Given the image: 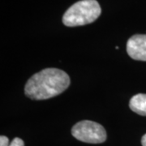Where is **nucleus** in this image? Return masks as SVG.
Here are the masks:
<instances>
[{"label":"nucleus","instance_id":"20e7f679","mask_svg":"<svg viewBox=\"0 0 146 146\" xmlns=\"http://www.w3.org/2000/svg\"><path fill=\"white\" fill-rule=\"evenodd\" d=\"M127 52L131 58L146 61V34H136L127 43Z\"/></svg>","mask_w":146,"mask_h":146},{"label":"nucleus","instance_id":"f257e3e1","mask_svg":"<svg viewBox=\"0 0 146 146\" xmlns=\"http://www.w3.org/2000/svg\"><path fill=\"white\" fill-rule=\"evenodd\" d=\"M70 85L67 73L57 68H46L29 79L25 94L33 100H46L62 94Z\"/></svg>","mask_w":146,"mask_h":146},{"label":"nucleus","instance_id":"0eeeda50","mask_svg":"<svg viewBox=\"0 0 146 146\" xmlns=\"http://www.w3.org/2000/svg\"><path fill=\"white\" fill-rule=\"evenodd\" d=\"M9 140L5 136H0V146H9Z\"/></svg>","mask_w":146,"mask_h":146},{"label":"nucleus","instance_id":"39448f33","mask_svg":"<svg viewBox=\"0 0 146 146\" xmlns=\"http://www.w3.org/2000/svg\"><path fill=\"white\" fill-rule=\"evenodd\" d=\"M129 106L133 112L146 116V94H138L133 96L130 100Z\"/></svg>","mask_w":146,"mask_h":146},{"label":"nucleus","instance_id":"7ed1b4c3","mask_svg":"<svg viewBox=\"0 0 146 146\" xmlns=\"http://www.w3.org/2000/svg\"><path fill=\"white\" fill-rule=\"evenodd\" d=\"M72 136L79 141L89 144H100L106 140V132L102 126L89 120H83L73 126Z\"/></svg>","mask_w":146,"mask_h":146},{"label":"nucleus","instance_id":"6e6552de","mask_svg":"<svg viewBox=\"0 0 146 146\" xmlns=\"http://www.w3.org/2000/svg\"><path fill=\"white\" fill-rule=\"evenodd\" d=\"M141 145H142V146H146V134L144 135L142 139H141Z\"/></svg>","mask_w":146,"mask_h":146},{"label":"nucleus","instance_id":"423d86ee","mask_svg":"<svg viewBox=\"0 0 146 146\" xmlns=\"http://www.w3.org/2000/svg\"><path fill=\"white\" fill-rule=\"evenodd\" d=\"M9 146H25V143L21 138L16 137L15 139H13V141L11 142Z\"/></svg>","mask_w":146,"mask_h":146},{"label":"nucleus","instance_id":"f03ea898","mask_svg":"<svg viewBox=\"0 0 146 146\" xmlns=\"http://www.w3.org/2000/svg\"><path fill=\"white\" fill-rule=\"evenodd\" d=\"M102 9L97 0H80L71 6L63 16V23L68 27L85 25L96 21Z\"/></svg>","mask_w":146,"mask_h":146}]
</instances>
